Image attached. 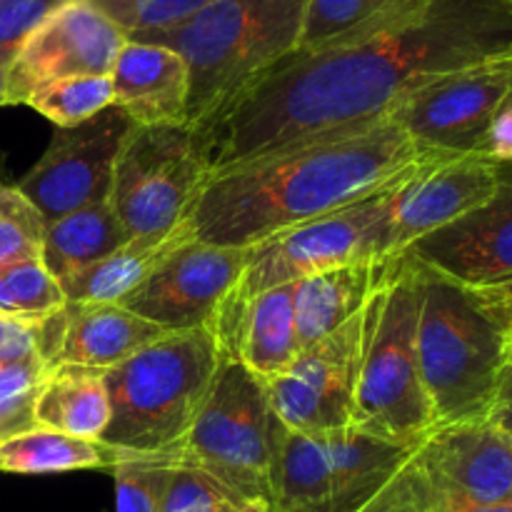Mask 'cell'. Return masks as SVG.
<instances>
[{"label":"cell","mask_w":512,"mask_h":512,"mask_svg":"<svg viewBox=\"0 0 512 512\" xmlns=\"http://www.w3.org/2000/svg\"><path fill=\"white\" fill-rule=\"evenodd\" d=\"M512 50L510 0H415L388 23L280 60L205 133L210 175L390 115L438 75Z\"/></svg>","instance_id":"obj_1"},{"label":"cell","mask_w":512,"mask_h":512,"mask_svg":"<svg viewBox=\"0 0 512 512\" xmlns=\"http://www.w3.org/2000/svg\"><path fill=\"white\" fill-rule=\"evenodd\" d=\"M433 158L438 155L423 153L393 115L313 135L210 175L190 228L203 243L253 248L383 193Z\"/></svg>","instance_id":"obj_2"},{"label":"cell","mask_w":512,"mask_h":512,"mask_svg":"<svg viewBox=\"0 0 512 512\" xmlns=\"http://www.w3.org/2000/svg\"><path fill=\"white\" fill-rule=\"evenodd\" d=\"M410 260L420 293L415 345L435 428L488 418L512 348V285H468Z\"/></svg>","instance_id":"obj_3"},{"label":"cell","mask_w":512,"mask_h":512,"mask_svg":"<svg viewBox=\"0 0 512 512\" xmlns=\"http://www.w3.org/2000/svg\"><path fill=\"white\" fill-rule=\"evenodd\" d=\"M305 13L308 0H218L173 28L128 38L160 43L185 60L190 80L185 125L205 133L298 50Z\"/></svg>","instance_id":"obj_4"},{"label":"cell","mask_w":512,"mask_h":512,"mask_svg":"<svg viewBox=\"0 0 512 512\" xmlns=\"http://www.w3.org/2000/svg\"><path fill=\"white\" fill-rule=\"evenodd\" d=\"M223 348L213 328L165 333L105 370L110 420L105 445L128 453H173L208 400Z\"/></svg>","instance_id":"obj_5"},{"label":"cell","mask_w":512,"mask_h":512,"mask_svg":"<svg viewBox=\"0 0 512 512\" xmlns=\"http://www.w3.org/2000/svg\"><path fill=\"white\" fill-rule=\"evenodd\" d=\"M418 305L415 265L408 255H398L388 280L373 298L353 428L403 448H415L435 430L415 345Z\"/></svg>","instance_id":"obj_6"},{"label":"cell","mask_w":512,"mask_h":512,"mask_svg":"<svg viewBox=\"0 0 512 512\" xmlns=\"http://www.w3.org/2000/svg\"><path fill=\"white\" fill-rule=\"evenodd\" d=\"M280 428L268 383L223 353L208 400L175 453L180 463L210 475L240 503L270 505Z\"/></svg>","instance_id":"obj_7"},{"label":"cell","mask_w":512,"mask_h":512,"mask_svg":"<svg viewBox=\"0 0 512 512\" xmlns=\"http://www.w3.org/2000/svg\"><path fill=\"white\" fill-rule=\"evenodd\" d=\"M210 168L188 125H130L113 170L110 205L130 238L170 233L190 218Z\"/></svg>","instance_id":"obj_8"},{"label":"cell","mask_w":512,"mask_h":512,"mask_svg":"<svg viewBox=\"0 0 512 512\" xmlns=\"http://www.w3.org/2000/svg\"><path fill=\"white\" fill-rule=\"evenodd\" d=\"M388 190L255 243L248 248V263L230 300L243 303L270 288L343 265L390 260L385 250Z\"/></svg>","instance_id":"obj_9"},{"label":"cell","mask_w":512,"mask_h":512,"mask_svg":"<svg viewBox=\"0 0 512 512\" xmlns=\"http://www.w3.org/2000/svg\"><path fill=\"white\" fill-rule=\"evenodd\" d=\"M510 93L512 50L438 75L405 95L390 115L423 153L485 155L490 130Z\"/></svg>","instance_id":"obj_10"},{"label":"cell","mask_w":512,"mask_h":512,"mask_svg":"<svg viewBox=\"0 0 512 512\" xmlns=\"http://www.w3.org/2000/svg\"><path fill=\"white\" fill-rule=\"evenodd\" d=\"M370 318L373 300L343 328L300 350L285 373L268 380L270 405L285 428L305 435L353 428Z\"/></svg>","instance_id":"obj_11"},{"label":"cell","mask_w":512,"mask_h":512,"mask_svg":"<svg viewBox=\"0 0 512 512\" xmlns=\"http://www.w3.org/2000/svg\"><path fill=\"white\" fill-rule=\"evenodd\" d=\"M245 263L248 248L190 238L170 250L120 305L165 333L215 328Z\"/></svg>","instance_id":"obj_12"},{"label":"cell","mask_w":512,"mask_h":512,"mask_svg":"<svg viewBox=\"0 0 512 512\" xmlns=\"http://www.w3.org/2000/svg\"><path fill=\"white\" fill-rule=\"evenodd\" d=\"M130 125L133 120L110 105L75 128H58L43 158L18 183V190L48 223L105 203L110 200L115 160Z\"/></svg>","instance_id":"obj_13"},{"label":"cell","mask_w":512,"mask_h":512,"mask_svg":"<svg viewBox=\"0 0 512 512\" xmlns=\"http://www.w3.org/2000/svg\"><path fill=\"white\" fill-rule=\"evenodd\" d=\"M125 40V30L93 0H65L15 55L3 83L5 105H25L55 80L110 75Z\"/></svg>","instance_id":"obj_14"},{"label":"cell","mask_w":512,"mask_h":512,"mask_svg":"<svg viewBox=\"0 0 512 512\" xmlns=\"http://www.w3.org/2000/svg\"><path fill=\"white\" fill-rule=\"evenodd\" d=\"M498 188V160L483 153L438 155L388 190L385 250L398 258L420 238L475 213Z\"/></svg>","instance_id":"obj_15"},{"label":"cell","mask_w":512,"mask_h":512,"mask_svg":"<svg viewBox=\"0 0 512 512\" xmlns=\"http://www.w3.org/2000/svg\"><path fill=\"white\" fill-rule=\"evenodd\" d=\"M430 495L453 503L512 500V438L490 418L438 425L415 448Z\"/></svg>","instance_id":"obj_16"},{"label":"cell","mask_w":512,"mask_h":512,"mask_svg":"<svg viewBox=\"0 0 512 512\" xmlns=\"http://www.w3.org/2000/svg\"><path fill=\"white\" fill-rule=\"evenodd\" d=\"M405 255L460 283L512 285V160H498V188L483 208L420 238Z\"/></svg>","instance_id":"obj_17"},{"label":"cell","mask_w":512,"mask_h":512,"mask_svg":"<svg viewBox=\"0 0 512 512\" xmlns=\"http://www.w3.org/2000/svg\"><path fill=\"white\" fill-rule=\"evenodd\" d=\"M213 330L228 358L240 360L265 383L278 378L303 350L295 325V283L270 288L243 303L228 298Z\"/></svg>","instance_id":"obj_18"},{"label":"cell","mask_w":512,"mask_h":512,"mask_svg":"<svg viewBox=\"0 0 512 512\" xmlns=\"http://www.w3.org/2000/svg\"><path fill=\"white\" fill-rule=\"evenodd\" d=\"M113 105L135 125H185L188 65L160 43L128 38L110 70Z\"/></svg>","instance_id":"obj_19"},{"label":"cell","mask_w":512,"mask_h":512,"mask_svg":"<svg viewBox=\"0 0 512 512\" xmlns=\"http://www.w3.org/2000/svg\"><path fill=\"white\" fill-rule=\"evenodd\" d=\"M163 335L158 325L118 303H65L63 335L50 370L60 365L110 370Z\"/></svg>","instance_id":"obj_20"},{"label":"cell","mask_w":512,"mask_h":512,"mask_svg":"<svg viewBox=\"0 0 512 512\" xmlns=\"http://www.w3.org/2000/svg\"><path fill=\"white\" fill-rule=\"evenodd\" d=\"M393 260L343 265L295 283V325L300 348L318 343L363 313L380 285L388 280Z\"/></svg>","instance_id":"obj_21"},{"label":"cell","mask_w":512,"mask_h":512,"mask_svg":"<svg viewBox=\"0 0 512 512\" xmlns=\"http://www.w3.org/2000/svg\"><path fill=\"white\" fill-rule=\"evenodd\" d=\"M195 238L190 220L180 223L170 233L138 235L120 245L98 263L78 270L60 280L65 303H123L143 280L155 270V265L178 248L185 240Z\"/></svg>","instance_id":"obj_22"},{"label":"cell","mask_w":512,"mask_h":512,"mask_svg":"<svg viewBox=\"0 0 512 512\" xmlns=\"http://www.w3.org/2000/svg\"><path fill=\"white\" fill-rule=\"evenodd\" d=\"M103 373L80 365L50 370L35 400V425L75 438L100 440L110 420Z\"/></svg>","instance_id":"obj_23"},{"label":"cell","mask_w":512,"mask_h":512,"mask_svg":"<svg viewBox=\"0 0 512 512\" xmlns=\"http://www.w3.org/2000/svg\"><path fill=\"white\" fill-rule=\"evenodd\" d=\"M128 240L130 233L115 215L110 200H105L50 220L45 225L40 260L60 283L68 275L103 260Z\"/></svg>","instance_id":"obj_24"},{"label":"cell","mask_w":512,"mask_h":512,"mask_svg":"<svg viewBox=\"0 0 512 512\" xmlns=\"http://www.w3.org/2000/svg\"><path fill=\"white\" fill-rule=\"evenodd\" d=\"M128 450L103 440L75 438L48 428H33L0 445V473L55 475L75 470H113Z\"/></svg>","instance_id":"obj_25"},{"label":"cell","mask_w":512,"mask_h":512,"mask_svg":"<svg viewBox=\"0 0 512 512\" xmlns=\"http://www.w3.org/2000/svg\"><path fill=\"white\" fill-rule=\"evenodd\" d=\"M415 0H308L298 50H320L343 43L413 5Z\"/></svg>","instance_id":"obj_26"},{"label":"cell","mask_w":512,"mask_h":512,"mask_svg":"<svg viewBox=\"0 0 512 512\" xmlns=\"http://www.w3.org/2000/svg\"><path fill=\"white\" fill-rule=\"evenodd\" d=\"M25 105L55 123V128H75L113 105V83L110 75L63 78L35 90Z\"/></svg>","instance_id":"obj_27"},{"label":"cell","mask_w":512,"mask_h":512,"mask_svg":"<svg viewBox=\"0 0 512 512\" xmlns=\"http://www.w3.org/2000/svg\"><path fill=\"white\" fill-rule=\"evenodd\" d=\"M65 305L63 288L43 260H25L0 270V313L38 323Z\"/></svg>","instance_id":"obj_28"},{"label":"cell","mask_w":512,"mask_h":512,"mask_svg":"<svg viewBox=\"0 0 512 512\" xmlns=\"http://www.w3.org/2000/svg\"><path fill=\"white\" fill-rule=\"evenodd\" d=\"M178 453H130L110 473L115 478V512H160L165 480Z\"/></svg>","instance_id":"obj_29"},{"label":"cell","mask_w":512,"mask_h":512,"mask_svg":"<svg viewBox=\"0 0 512 512\" xmlns=\"http://www.w3.org/2000/svg\"><path fill=\"white\" fill-rule=\"evenodd\" d=\"M48 378L40 355H28L0 368V445L35 425V400Z\"/></svg>","instance_id":"obj_30"},{"label":"cell","mask_w":512,"mask_h":512,"mask_svg":"<svg viewBox=\"0 0 512 512\" xmlns=\"http://www.w3.org/2000/svg\"><path fill=\"white\" fill-rule=\"evenodd\" d=\"M48 220L18 190L0 183V270L25 260H40Z\"/></svg>","instance_id":"obj_31"},{"label":"cell","mask_w":512,"mask_h":512,"mask_svg":"<svg viewBox=\"0 0 512 512\" xmlns=\"http://www.w3.org/2000/svg\"><path fill=\"white\" fill-rule=\"evenodd\" d=\"M240 500L210 475L175 463L165 480L160 512H235Z\"/></svg>","instance_id":"obj_32"},{"label":"cell","mask_w":512,"mask_h":512,"mask_svg":"<svg viewBox=\"0 0 512 512\" xmlns=\"http://www.w3.org/2000/svg\"><path fill=\"white\" fill-rule=\"evenodd\" d=\"M105 10L125 35L155 33L180 25L218 0H93Z\"/></svg>","instance_id":"obj_33"},{"label":"cell","mask_w":512,"mask_h":512,"mask_svg":"<svg viewBox=\"0 0 512 512\" xmlns=\"http://www.w3.org/2000/svg\"><path fill=\"white\" fill-rule=\"evenodd\" d=\"M60 3L65 0H0V90L25 40Z\"/></svg>","instance_id":"obj_34"},{"label":"cell","mask_w":512,"mask_h":512,"mask_svg":"<svg viewBox=\"0 0 512 512\" xmlns=\"http://www.w3.org/2000/svg\"><path fill=\"white\" fill-rule=\"evenodd\" d=\"M428 508L430 485L413 450L398 473L355 512H428Z\"/></svg>","instance_id":"obj_35"},{"label":"cell","mask_w":512,"mask_h":512,"mask_svg":"<svg viewBox=\"0 0 512 512\" xmlns=\"http://www.w3.org/2000/svg\"><path fill=\"white\" fill-rule=\"evenodd\" d=\"M38 355V328L35 323L8 318L0 313V368L18 360Z\"/></svg>","instance_id":"obj_36"},{"label":"cell","mask_w":512,"mask_h":512,"mask_svg":"<svg viewBox=\"0 0 512 512\" xmlns=\"http://www.w3.org/2000/svg\"><path fill=\"white\" fill-rule=\"evenodd\" d=\"M485 155H490L493 160H512V93L505 98L503 108L495 118Z\"/></svg>","instance_id":"obj_37"},{"label":"cell","mask_w":512,"mask_h":512,"mask_svg":"<svg viewBox=\"0 0 512 512\" xmlns=\"http://www.w3.org/2000/svg\"><path fill=\"white\" fill-rule=\"evenodd\" d=\"M488 418L512 438V348L503 365V373H500L498 390H495V400Z\"/></svg>","instance_id":"obj_38"},{"label":"cell","mask_w":512,"mask_h":512,"mask_svg":"<svg viewBox=\"0 0 512 512\" xmlns=\"http://www.w3.org/2000/svg\"><path fill=\"white\" fill-rule=\"evenodd\" d=\"M428 512H512V500L490 505H473V503H453V500H440L430 495Z\"/></svg>","instance_id":"obj_39"},{"label":"cell","mask_w":512,"mask_h":512,"mask_svg":"<svg viewBox=\"0 0 512 512\" xmlns=\"http://www.w3.org/2000/svg\"><path fill=\"white\" fill-rule=\"evenodd\" d=\"M235 512H273V510H270V505L265 503V500H245V503L238 505V510Z\"/></svg>","instance_id":"obj_40"},{"label":"cell","mask_w":512,"mask_h":512,"mask_svg":"<svg viewBox=\"0 0 512 512\" xmlns=\"http://www.w3.org/2000/svg\"><path fill=\"white\" fill-rule=\"evenodd\" d=\"M5 105V98H3V90H0V108H3Z\"/></svg>","instance_id":"obj_41"},{"label":"cell","mask_w":512,"mask_h":512,"mask_svg":"<svg viewBox=\"0 0 512 512\" xmlns=\"http://www.w3.org/2000/svg\"><path fill=\"white\" fill-rule=\"evenodd\" d=\"M510 3H512V0H510Z\"/></svg>","instance_id":"obj_42"}]
</instances>
